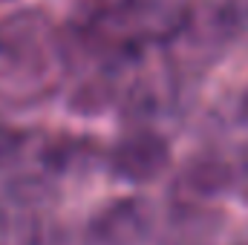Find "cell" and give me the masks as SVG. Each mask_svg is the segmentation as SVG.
Segmentation results:
<instances>
[{"label": "cell", "instance_id": "obj_1", "mask_svg": "<svg viewBox=\"0 0 248 245\" xmlns=\"http://www.w3.org/2000/svg\"><path fill=\"white\" fill-rule=\"evenodd\" d=\"M55 29L49 15L38 9H23L0 20V61L15 66L41 63L52 49Z\"/></svg>", "mask_w": 248, "mask_h": 245}, {"label": "cell", "instance_id": "obj_2", "mask_svg": "<svg viewBox=\"0 0 248 245\" xmlns=\"http://www.w3.org/2000/svg\"><path fill=\"white\" fill-rule=\"evenodd\" d=\"M168 165H170V144L165 136L153 130H136L124 136L110 156L113 173L133 184L153 182L156 176L165 173Z\"/></svg>", "mask_w": 248, "mask_h": 245}, {"label": "cell", "instance_id": "obj_3", "mask_svg": "<svg viewBox=\"0 0 248 245\" xmlns=\"http://www.w3.org/2000/svg\"><path fill=\"white\" fill-rule=\"evenodd\" d=\"M147 202L141 199H122L110 205L93 225L90 243L93 245H139L150 228Z\"/></svg>", "mask_w": 248, "mask_h": 245}, {"label": "cell", "instance_id": "obj_4", "mask_svg": "<svg viewBox=\"0 0 248 245\" xmlns=\"http://www.w3.org/2000/svg\"><path fill=\"white\" fill-rule=\"evenodd\" d=\"M133 3L136 0H78V15H81L84 26H93V23H101L124 9H130Z\"/></svg>", "mask_w": 248, "mask_h": 245}, {"label": "cell", "instance_id": "obj_5", "mask_svg": "<svg viewBox=\"0 0 248 245\" xmlns=\"http://www.w3.org/2000/svg\"><path fill=\"white\" fill-rule=\"evenodd\" d=\"M240 113H243V116L248 119V90L243 92V101H240Z\"/></svg>", "mask_w": 248, "mask_h": 245}]
</instances>
